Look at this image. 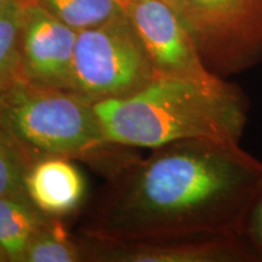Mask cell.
I'll return each instance as SVG.
<instances>
[{
  "mask_svg": "<svg viewBox=\"0 0 262 262\" xmlns=\"http://www.w3.org/2000/svg\"><path fill=\"white\" fill-rule=\"evenodd\" d=\"M24 0H10L0 10V93L19 79V29Z\"/></svg>",
  "mask_w": 262,
  "mask_h": 262,
  "instance_id": "cell-12",
  "label": "cell"
},
{
  "mask_svg": "<svg viewBox=\"0 0 262 262\" xmlns=\"http://www.w3.org/2000/svg\"><path fill=\"white\" fill-rule=\"evenodd\" d=\"M78 32L34 0H24L19 29V79L72 91ZM73 93V91H72Z\"/></svg>",
  "mask_w": 262,
  "mask_h": 262,
  "instance_id": "cell-7",
  "label": "cell"
},
{
  "mask_svg": "<svg viewBox=\"0 0 262 262\" xmlns=\"http://www.w3.org/2000/svg\"><path fill=\"white\" fill-rule=\"evenodd\" d=\"M122 4L145 47L156 78L211 86L226 83L206 67L191 33L165 0H122Z\"/></svg>",
  "mask_w": 262,
  "mask_h": 262,
  "instance_id": "cell-6",
  "label": "cell"
},
{
  "mask_svg": "<svg viewBox=\"0 0 262 262\" xmlns=\"http://www.w3.org/2000/svg\"><path fill=\"white\" fill-rule=\"evenodd\" d=\"M237 235L253 256L254 262H262V187L249 205Z\"/></svg>",
  "mask_w": 262,
  "mask_h": 262,
  "instance_id": "cell-15",
  "label": "cell"
},
{
  "mask_svg": "<svg viewBox=\"0 0 262 262\" xmlns=\"http://www.w3.org/2000/svg\"><path fill=\"white\" fill-rule=\"evenodd\" d=\"M56 217L41 211L28 194L0 196V247L9 262H22L31 242Z\"/></svg>",
  "mask_w": 262,
  "mask_h": 262,
  "instance_id": "cell-10",
  "label": "cell"
},
{
  "mask_svg": "<svg viewBox=\"0 0 262 262\" xmlns=\"http://www.w3.org/2000/svg\"><path fill=\"white\" fill-rule=\"evenodd\" d=\"M80 261H85L83 245L72 241L55 219L51 225L42 229L31 242L22 262Z\"/></svg>",
  "mask_w": 262,
  "mask_h": 262,
  "instance_id": "cell-13",
  "label": "cell"
},
{
  "mask_svg": "<svg viewBox=\"0 0 262 262\" xmlns=\"http://www.w3.org/2000/svg\"><path fill=\"white\" fill-rule=\"evenodd\" d=\"M34 162L37 160L0 127V196L28 194L26 178Z\"/></svg>",
  "mask_w": 262,
  "mask_h": 262,
  "instance_id": "cell-14",
  "label": "cell"
},
{
  "mask_svg": "<svg viewBox=\"0 0 262 262\" xmlns=\"http://www.w3.org/2000/svg\"><path fill=\"white\" fill-rule=\"evenodd\" d=\"M0 127L35 160L48 157L106 164L129 158L112 152L94 103L67 90L17 79L0 93ZM131 158V157H130Z\"/></svg>",
  "mask_w": 262,
  "mask_h": 262,
  "instance_id": "cell-3",
  "label": "cell"
},
{
  "mask_svg": "<svg viewBox=\"0 0 262 262\" xmlns=\"http://www.w3.org/2000/svg\"><path fill=\"white\" fill-rule=\"evenodd\" d=\"M108 142L155 149L183 140L241 142L248 116L243 93L158 77L135 95L94 103Z\"/></svg>",
  "mask_w": 262,
  "mask_h": 262,
  "instance_id": "cell-2",
  "label": "cell"
},
{
  "mask_svg": "<svg viewBox=\"0 0 262 262\" xmlns=\"http://www.w3.org/2000/svg\"><path fill=\"white\" fill-rule=\"evenodd\" d=\"M155 79L148 55L126 14L78 32L73 93L97 103L135 95Z\"/></svg>",
  "mask_w": 262,
  "mask_h": 262,
  "instance_id": "cell-4",
  "label": "cell"
},
{
  "mask_svg": "<svg viewBox=\"0 0 262 262\" xmlns=\"http://www.w3.org/2000/svg\"><path fill=\"white\" fill-rule=\"evenodd\" d=\"M118 166L80 231L129 243L233 233L262 187V162L239 142L183 140Z\"/></svg>",
  "mask_w": 262,
  "mask_h": 262,
  "instance_id": "cell-1",
  "label": "cell"
},
{
  "mask_svg": "<svg viewBox=\"0 0 262 262\" xmlns=\"http://www.w3.org/2000/svg\"><path fill=\"white\" fill-rule=\"evenodd\" d=\"M85 261L95 262H254L233 233H199L180 237L106 243L85 238Z\"/></svg>",
  "mask_w": 262,
  "mask_h": 262,
  "instance_id": "cell-8",
  "label": "cell"
},
{
  "mask_svg": "<svg viewBox=\"0 0 262 262\" xmlns=\"http://www.w3.org/2000/svg\"><path fill=\"white\" fill-rule=\"evenodd\" d=\"M9 2H10V0H0V10L4 8V6L8 4Z\"/></svg>",
  "mask_w": 262,
  "mask_h": 262,
  "instance_id": "cell-17",
  "label": "cell"
},
{
  "mask_svg": "<svg viewBox=\"0 0 262 262\" xmlns=\"http://www.w3.org/2000/svg\"><path fill=\"white\" fill-rule=\"evenodd\" d=\"M212 73L225 79L262 62V0H165Z\"/></svg>",
  "mask_w": 262,
  "mask_h": 262,
  "instance_id": "cell-5",
  "label": "cell"
},
{
  "mask_svg": "<svg viewBox=\"0 0 262 262\" xmlns=\"http://www.w3.org/2000/svg\"><path fill=\"white\" fill-rule=\"evenodd\" d=\"M26 189L41 211L60 217L81 204L86 182L71 159L48 157L32 164L26 178Z\"/></svg>",
  "mask_w": 262,
  "mask_h": 262,
  "instance_id": "cell-9",
  "label": "cell"
},
{
  "mask_svg": "<svg viewBox=\"0 0 262 262\" xmlns=\"http://www.w3.org/2000/svg\"><path fill=\"white\" fill-rule=\"evenodd\" d=\"M77 32L125 14L122 0H34Z\"/></svg>",
  "mask_w": 262,
  "mask_h": 262,
  "instance_id": "cell-11",
  "label": "cell"
},
{
  "mask_svg": "<svg viewBox=\"0 0 262 262\" xmlns=\"http://www.w3.org/2000/svg\"><path fill=\"white\" fill-rule=\"evenodd\" d=\"M0 262H9V257L6 253L4 251V249L0 247Z\"/></svg>",
  "mask_w": 262,
  "mask_h": 262,
  "instance_id": "cell-16",
  "label": "cell"
}]
</instances>
